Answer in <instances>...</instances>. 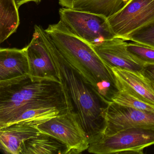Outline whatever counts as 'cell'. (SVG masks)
Masks as SVG:
<instances>
[{"instance_id":"6da1fadb","label":"cell","mask_w":154,"mask_h":154,"mask_svg":"<svg viewBox=\"0 0 154 154\" xmlns=\"http://www.w3.org/2000/svg\"><path fill=\"white\" fill-rule=\"evenodd\" d=\"M45 31L65 59L107 103L119 91L116 77L91 45L73 34L59 20Z\"/></svg>"},{"instance_id":"7a4b0ae2","label":"cell","mask_w":154,"mask_h":154,"mask_svg":"<svg viewBox=\"0 0 154 154\" xmlns=\"http://www.w3.org/2000/svg\"><path fill=\"white\" fill-rule=\"evenodd\" d=\"M39 29L59 81L67 91L75 110L79 115L89 143L93 142L103 135L106 128L105 111L109 103L98 95L63 56L41 26H39Z\"/></svg>"},{"instance_id":"3957f363","label":"cell","mask_w":154,"mask_h":154,"mask_svg":"<svg viewBox=\"0 0 154 154\" xmlns=\"http://www.w3.org/2000/svg\"><path fill=\"white\" fill-rule=\"evenodd\" d=\"M66 101L61 83L52 81L20 82L0 88V128L21 109L39 102Z\"/></svg>"},{"instance_id":"277c9868","label":"cell","mask_w":154,"mask_h":154,"mask_svg":"<svg viewBox=\"0 0 154 154\" xmlns=\"http://www.w3.org/2000/svg\"><path fill=\"white\" fill-rule=\"evenodd\" d=\"M154 145V128H131L109 136L103 135L91 142L88 152L96 154H143Z\"/></svg>"},{"instance_id":"5b68a950","label":"cell","mask_w":154,"mask_h":154,"mask_svg":"<svg viewBox=\"0 0 154 154\" xmlns=\"http://www.w3.org/2000/svg\"><path fill=\"white\" fill-rule=\"evenodd\" d=\"M37 128L40 132L65 145L66 154H79L89 148V139L75 110H67L65 113L38 124Z\"/></svg>"},{"instance_id":"8992f818","label":"cell","mask_w":154,"mask_h":154,"mask_svg":"<svg viewBox=\"0 0 154 154\" xmlns=\"http://www.w3.org/2000/svg\"><path fill=\"white\" fill-rule=\"evenodd\" d=\"M60 20L73 34L91 45H96L115 36L107 18L89 12L61 8Z\"/></svg>"},{"instance_id":"52a82bcc","label":"cell","mask_w":154,"mask_h":154,"mask_svg":"<svg viewBox=\"0 0 154 154\" xmlns=\"http://www.w3.org/2000/svg\"><path fill=\"white\" fill-rule=\"evenodd\" d=\"M107 21L115 36L127 40L130 36L154 26V0H129Z\"/></svg>"},{"instance_id":"ba28073f","label":"cell","mask_w":154,"mask_h":154,"mask_svg":"<svg viewBox=\"0 0 154 154\" xmlns=\"http://www.w3.org/2000/svg\"><path fill=\"white\" fill-rule=\"evenodd\" d=\"M105 116L106 127L102 136L112 135L129 128H154V112L137 109L114 102L108 104Z\"/></svg>"},{"instance_id":"9c48e42d","label":"cell","mask_w":154,"mask_h":154,"mask_svg":"<svg viewBox=\"0 0 154 154\" xmlns=\"http://www.w3.org/2000/svg\"><path fill=\"white\" fill-rule=\"evenodd\" d=\"M32 39L26 47L32 82L52 81L60 82L54 62L42 38L39 26L35 25Z\"/></svg>"},{"instance_id":"30bf717a","label":"cell","mask_w":154,"mask_h":154,"mask_svg":"<svg viewBox=\"0 0 154 154\" xmlns=\"http://www.w3.org/2000/svg\"><path fill=\"white\" fill-rule=\"evenodd\" d=\"M127 44L126 39L115 36L91 46L111 68L114 67L140 73L143 65L128 51Z\"/></svg>"},{"instance_id":"8fae6325","label":"cell","mask_w":154,"mask_h":154,"mask_svg":"<svg viewBox=\"0 0 154 154\" xmlns=\"http://www.w3.org/2000/svg\"><path fill=\"white\" fill-rule=\"evenodd\" d=\"M29 67L26 49H0V88L8 87L29 78Z\"/></svg>"},{"instance_id":"7c38bea8","label":"cell","mask_w":154,"mask_h":154,"mask_svg":"<svg viewBox=\"0 0 154 154\" xmlns=\"http://www.w3.org/2000/svg\"><path fill=\"white\" fill-rule=\"evenodd\" d=\"M37 125L19 122L0 128L1 149L6 154H21L25 142L40 132Z\"/></svg>"},{"instance_id":"4fadbf2b","label":"cell","mask_w":154,"mask_h":154,"mask_svg":"<svg viewBox=\"0 0 154 154\" xmlns=\"http://www.w3.org/2000/svg\"><path fill=\"white\" fill-rule=\"evenodd\" d=\"M119 88L139 100L154 106V90L141 73L111 68Z\"/></svg>"},{"instance_id":"5bb4252c","label":"cell","mask_w":154,"mask_h":154,"mask_svg":"<svg viewBox=\"0 0 154 154\" xmlns=\"http://www.w3.org/2000/svg\"><path fill=\"white\" fill-rule=\"evenodd\" d=\"M63 8L110 17L118 13L129 0H58Z\"/></svg>"},{"instance_id":"9a60e30c","label":"cell","mask_w":154,"mask_h":154,"mask_svg":"<svg viewBox=\"0 0 154 154\" xmlns=\"http://www.w3.org/2000/svg\"><path fill=\"white\" fill-rule=\"evenodd\" d=\"M66 146L54 137L40 132L24 143L21 154H66Z\"/></svg>"},{"instance_id":"2e32d148","label":"cell","mask_w":154,"mask_h":154,"mask_svg":"<svg viewBox=\"0 0 154 154\" xmlns=\"http://www.w3.org/2000/svg\"><path fill=\"white\" fill-rule=\"evenodd\" d=\"M19 8L15 0H0V42L15 33L20 25Z\"/></svg>"},{"instance_id":"e0dca14e","label":"cell","mask_w":154,"mask_h":154,"mask_svg":"<svg viewBox=\"0 0 154 154\" xmlns=\"http://www.w3.org/2000/svg\"><path fill=\"white\" fill-rule=\"evenodd\" d=\"M112 102L137 109L154 112V106L139 100L121 89L113 96Z\"/></svg>"},{"instance_id":"ac0fdd59","label":"cell","mask_w":154,"mask_h":154,"mask_svg":"<svg viewBox=\"0 0 154 154\" xmlns=\"http://www.w3.org/2000/svg\"><path fill=\"white\" fill-rule=\"evenodd\" d=\"M128 51L143 66L154 64V49L127 40Z\"/></svg>"},{"instance_id":"d6986e66","label":"cell","mask_w":154,"mask_h":154,"mask_svg":"<svg viewBox=\"0 0 154 154\" xmlns=\"http://www.w3.org/2000/svg\"><path fill=\"white\" fill-rule=\"evenodd\" d=\"M127 40L154 49V26L130 36Z\"/></svg>"},{"instance_id":"ffe728a7","label":"cell","mask_w":154,"mask_h":154,"mask_svg":"<svg viewBox=\"0 0 154 154\" xmlns=\"http://www.w3.org/2000/svg\"><path fill=\"white\" fill-rule=\"evenodd\" d=\"M140 73L154 90V64L143 66Z\"/></svg>"},{"instance_id":"44dd1931","label":"cell","mask_w":154,"mask_h":154,"mask_svg":"<svg viewBox=\"0 0 154 154\" xmlns=\"http://www.w3.org/2000/svg\"><path fill=\"white\" fill-rule=\"evenodd\" d=\"M41 0H15V2L18 8H19L20 6L28 2H33L37 4H38L41 2Z\"/></svg>"}]
</instances>
